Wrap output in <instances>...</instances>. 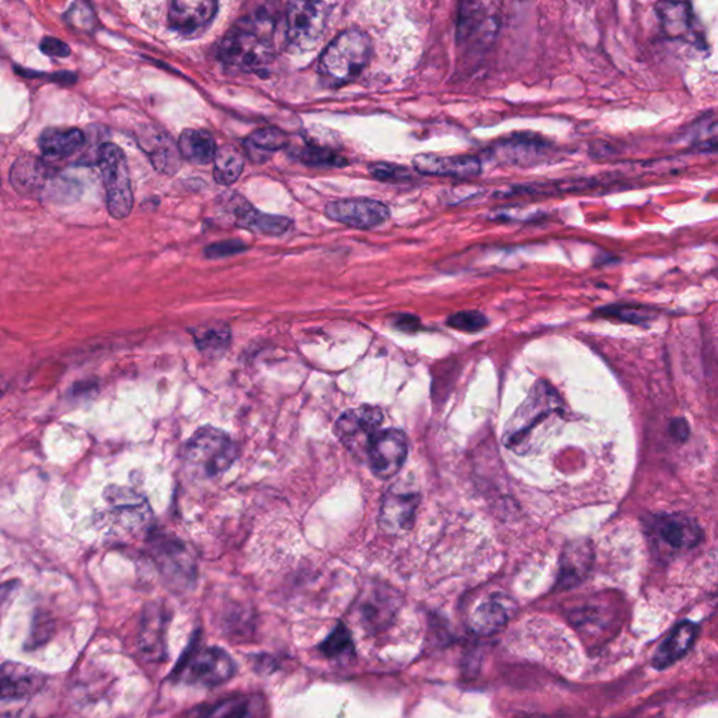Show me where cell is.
Instances as JSON below:
<instances>
[{"instance_id": "obj_28", "label": "cell", "mask_w": 718, "mask_h": 718, "mask_svg": "<svg viewBox=\"0 0 718 718\" xmlns=\"http://www.w3.org/2000/svg\"><path fill=\"white\" fill-rule=\"evenodd\" d=\"M262 702L253 696H232L210 706H201L193 715L205 717H249L260 715Z\"/></svg>"}, {"instance_id": "obj_17", "label": "cell", "mask_w": 718, "mask_h": 718, "mask_svg": "<svg viewBox=\"0 0 718 718\" xmlns=\"http://www.w3.org/2000/svg\"><path fill=\"white\" fill-rule=\"evenodd\" d=\"M226 208L232 214L235 224L250 232L265 236H282L292 228V220L287 216L260 213L242 195L230 194Z\"/></svg>"}, {"instance_id": "obj_7", "label": "cell", "mask_w": 718, "mask_h": 718, "mask_svg": "<svg viewBox=\"0 0 718 718\" xmlns=\"http://www.w3.org/2000/svg\"><path fill=\"white\" fill-rule=\"evenodd\" d=\"M97 165L105 181L108 213L116 219L127 218L134 206V193L124 152L115 144H105L98 151Z\"/></svg>"}, {"instance_id": "obj_34", "label": "cell", "mask_w": 718, "mask_h": 718, "mask_svg": "<svg viewBox=\"0 0 718 718\" xmlns=\"http://www.w3.org/2000/svg\"><path fill=\"white\" fill-rule=\"evenodd\" d=\"M319 650L328 658H337L344 656V654L352 653L354 644L350 632L344 624H338L331 636L321 644Z\"/></svg>"}, {"instance_id": "obj_24", "label": "cell", "mask_w": 718, "mask_h": 718, "mask_svg": "<svg viewBox=\"0 0 718 718\" xmlns=\"http://www.w3.org/2000/svg\"><path fill=\"white\" fill-rule=\"evenodd\" d=\"M591 564L593 549L588 542L570 543L560 563L559 587L564 589L577 585L588 574Z\"/></svg>"}, {"instance_id": "obj_21", "label": "cell", "mask_w": 718, "mask_h": 718, "mask_svg": "<svg viewBox=\"0 0 718 718\" xmlns=\"http://www.w3.org/2000/svg\"><path fill=\"white\" fill-rule=\"evenodd\" d=\"M169 617L159 605H147L142 618L137 647L146 660L160 661L166 658L165 634Z\"/></svg>"}, {"instance_id": "obj_25", "label": "cell", "mask_w": 718, "mask_h": 718, "mask_svg": "<svg viewBox=\"0 0 718 718\" xmlns=\"http://www.w3.org/2000/svg\"><path fill=\"white\" fill-rule=\"evenodd\" d=\"M85 141V134L77 128H49L39 136L38 146L44 156L63 159L76 154Z\"/></svg>"}, {"instance_id": "obj_29", "label": "cell", "mask_w": 718, "mask_h": 718, "mask_svg": "<svg viewBox=\"0 0 718 718\" xmlns=\"http://www.w3.org/2000/svg\"><path fill=\"white\" fill-rule=\"evenodd\" d=\"M244 169L242 152L232 145L220 146L214 159V179L216 183L232 186L240 179Z\"/></svg>"}, {"instance_id": "obj_12", "label": "cell", "mask_w": 718, "mask_h": 718, "mask_svg": "<svg viewBox=\"0 0 718 718\" xmlns=\"http://www.w3.org/2000/svg\"><path fill=\"white\" fill-rule=\"evenodd\" d=\"M328 219L356 229H373L386 224L391 210L381 201L371 199H346L328 203L324 210Z\"/></svg>"}, {"instance_id": "obj_41", "label": "cell", "mask_w": 718, "mask_h": 718, "mask_svg": "<svg viewBox=\"0 0 718 718\" xmlns=\"http://www.w3.org/2000/svg\"><path fill=\"white\" fill-rule=\"evenodd\" d=\"M702 573L703 587H705L706 591L711 594L713 597L718 598V549L707 555L705 564H703Z\"/></svg>"}, {"instance_id": "obj_33", "label": "cell", "mask_w": 718, "mask_h": 718, "mask_svg": "<svg viewBox=\"0 0 718 718\" xmlns=\"http://www.w3.org/2000/svg\"><path fill=\"white\" fill-rule=\"evenodd\" d=\"M297 157L299 160L303 161L304 165L314 166V167H328V169H342V167L348 166V160L346 157L337 154L331 149V147L318 145V144H308L303 146L302 149H299Z\"/></svg>"}, {"instance_id": "obj_20", "label": "cell", "mask_w": 718, "mask_h": 718, "mask_svg": "<svg viewBox=\"0 0 718 718\" xmlns=\"http://www.w3.org/2000/svg\"><path fill=\"white\" fill-rule=\"evenodd\" d=\"M412 167L420 175L455 179H471L481 173V164L476 156L418 155L412 160Z\"/></svg>"}, {"instance_id": "obj_8", "label": "cell", "mask_w": 718, "mask_h": 718, "mask_svg": "<svg viewBox=\"0 0 718 718\" xmlns=\"http://www.w3.org/2000/svg\"><path fill=\"white\" fill-rule=\"evenodd\" d=\"M656 13L660 20L663 36L691 44L697 49H707V38L695 10L690 0H660L656 4Z\"/></svg>"}, {"instance_id": "obj_23", "label": "cell", "mask_w": 718, "mask_h": 718, "mask_svg": "<svg viewBox=\"0 0 718 718\" xmlns=\"http://www.w3.org/2000/svg\"><path fill=\"white\" fill-rule=\"evenodd\" d=\"M696 633L697 626L695 623L682 622L678 624L670 634V637H667L666 642L654 654L653 666L657 670H663V668L670 667L672 663L681 660L690 651L693 643H695Z\"/></svg>"}, {"instance_id": "obj_39", "label": "cell", "mask_w": 718, "mask_h": 718, "mask_svg": "<svg viewBox=\"0 0 718 718\" xmlns=\"http://www.w3.org/2000/svg\"><path fill=\"white\" fill-rule=\"evenodd\" d=\"M599 313H602L603 316L617 318L619 321L636 324L646 322L651 318L646 309L633 307H609L603 308L602 311H599Z\"/></svg>"}, {"instance_id": "obj_40", "label": "cell", "mask_w": 718, "mask_h": 718, "mask_svg": "<svg viewBox=\"0 0 718 718\" xmlns=\"http://www.w3.org/2000/svg\"><path fill=\"white\" fill-rule=\"evenodd\" d=\"M248 249L249 246L242 240H225V242L210 244L208 248H205L204 255L206 259L218 260L243 253Z\"/></svg>"}, {"instance_id": "obj_44", "label": "cell", "mask_w": 718, "mask_h": 718, "mask_svg": "<svg viewBox=\"0 0 718 718\" xmlns=\"http://www.w3.org/2000/svg\"><path fill=\"white\" fill-rule=\"evenodd\" d=\"M395 327L402 332H417L420 328V319L412 316V314H398L395 319Z\"/></svg>"}, {"instance_id": "obj_5", "label": "cell", "mask_w": 718, "mask_h": 718, "mask_svg": "<svg viewBox=\"0 0 718 718\" xmlns=\"http://www.w3.org/2000/svg\"><path fill=\"white\" fill-rule=\"evenodd\" d=\"M236 662L224 648L196 647V642L184 653L173 671L177 681L214 687L232 680Z\"/></svg>"}, {"instance_id": "obj_2", "label": "cell", "mask_w": 718, "mask_h": 718, "mask_svg": "<svg viewBox=\"0 0 718 718\" xmlns=\"http://www.w3.org/2000/svg\"><path fill=\"white\" fill-rule=\"evenodd\" d=\"M218 56L230 67L243 71H259L274 57V24L264 16L239 22L226 34L218 47Z\"/></svg>"}, {"instance_id": "obj_18", "label": "cell", "mask_w": 718, "mask_h": 718, "mask_svg": "<svg viewBox=\"0 0 718 718\" xmlns=\"http://www.w3.org/2000/svg\"><path fill=\"white\" fill-rule=\"evenodd\" d=\"M219 0H171L170 27L181 34H194L208 26L218 10Z\"/></svg>"}, {"instance_id": "obj_27", "label": "cell", "mask_w": 718, "mask_h": 718, "mask_svg": "<svg viewBox=\"0 0 718 718\" xmlns=\"http://www.w3.org/2000/svg\"><path fill=\"white\" fill-rule=\"evenodd\" d=\"M179 147L183 159L195 165L211 164L218 152L214 136L203 130H186L180 135Z\"/></svg>"}, {"instance_id": "obj_13", "label": "cell", "mask_w": 718, "mask_h": 718, "mask_svg": "<svg viewBox=\"0 0 718 718\" xmlns=\"http://www.w3.org/2000/svg\"><path fill=\"white\" fill-rule=\"evenodd\" d=\"M653 538L663 549L682 552L696 548L702 542L701 525L686 515H660L653 519L650 526Z\"/></svg>"}, {"instance_id": "obj_30", "label": "cell", "mask_w": 718, "mask_h": 718, "mask_svg": "<svg viewBox=\"0 0 718 718\" xmlns=\"http://www.w3.org/2000/svg\"><path fill=\"white\" fill-rule=\"evenodd\" d=\"M508 608L499 598H491L481 603L474 614V629L480 634H493L508 622Z\"/></svg>"}, {"instance_id": "obj_1", "label": "cell", "mask_w": 718, "mask_h": 718, "mask_svg": "<svg viewBox=\"0 0 718 718\" xmlns=\"http://www.w3.org/2000/svg\"><path fill=\"white\" fill-rule=\"evenodd\" d=\"M563 403L552 386L539 382L506 424L504 444L510 451L526 454L539 442V431L562 415Z\"/></svg>"}, {"instance_id": "obj_36", "label": "cell", "mask_w": 718, "mask_h": 718, "mask_svg": "<svg viewBox=\"0 0 718 718\" xmlns=\"http://www.w3.org/2000/svg\"><path fill=\"white\" fill-rule=\"evenodd\" d=\"M447 326L464 333H479L487 327L489 319L479 311H465L451 314Z\"/></svg>"}, {"instance_id": "obj_38", "label": "cell", "mask_w": 718, "mask_h": 718, "mask_svg": "<svg viewBox=\"0 0 718 718\" xmlns=\"http://www.w3.org/2000/svg\"><path fill=\"white\" fill-rule=\"evenodd\" d=\"M77 195L79 184L68 179H56L47 187V199L52 203H71Z\"/></svg>"}, {"instance_id": "obj_31", "label": "cell", "mask_w": 718, "mask_h": 718, "mask_svg": "<svg viewBox=\"0 0 718 718\" xmlns=\"http://www.w3.org/2000/svg\"><path fill=\"white\" fill-rule=\"evenodd\" d=\"M288 145V136L278 128H263L253 132L246 141L250 156L259 154V161L267 159L270 154H274Z\"/></svg>"}, {"instance_id": "obj_15", "label": "cell", "mask_w": 718, "mask_h": 718, "mask_svg": "<svg viewBox=\"0 0 718 718\" xmlns=\"http://www.w3.org/2000/svg\"><path fill=\"white\" fill-rule=\"evenodd\" d=\"M2 702H22L32 699L47 685L46 673L24 663L7 661L2 666L0 680Z\"/></svg>"}, {"instance_id": "obj_6", "label": "cell", "mask_w": 718, "mask_h": 718, "mask_svg": "<svg viewBox=\"0 0 718 718\" xmlns=\"http://www.w3.org/2000/svg\"><path fill=\"white\" fill-rule=\"evenodd\" d=\"M344 0H291L287 13L289 43L299 49H311L321 41Z\"/></svg>"}, {"instance_id": "obj_43", "label": "cell", "mask_w": 718, "mask_h": 718, "mask_svg": "<svg viewBox=\"0 0 718 718\" xmlns=\"http://www.w3.org/2000/svg\"><path fill=\"white\" fill-rule=\"evenodd\" d=\"M41 51L47 53L48 57L67 58L71 53V48L61 39L53 37H46L41 43Z\"/></svg>"}, {"instance_id": "obj_10", "label": "cell", "mask_w": 718, "mask_h": 718, "mask_svg": "<svg viewBox=\"0 0 718 718\" xmlns=\"http://www.w3.org/2000/svg\"><path fill=\"white\" fill-rule=\"evenodd\" d=\"M383 412L381 408L361 406L344 412L336 422V435L352 454L367 456L372 438L381 430Z\"/></svg>"}, {"instance_id": "obj_3", "label": "cell", "mask_w": 718, "mask_h": 718, "mask_svg": "<svg viewBox=\"0 0 718 718\" xmlns=\"http://www.w3.org/2000/svg\"><path fill=\"white\" fill-rule=\"evenodd\" d=\"M371 37L359 28L338 34L319 59V75L324 85L338 88L356 81L372 57Z\"/></svg>"}, {"instance_id": "obj_42", "label": "cell", "mask_w": 718, "mask_h": 718, "mask_svg": "<svg viewBox=\"0 0 718 718\" xmlns=\"http://www.w3.org/2000/svg\"><path fill=\"white\" fill-rule=\"evenodd\" d=\"M695 147L702 152H718V121L713 122L696 136Z\"/></svg>"}, {"instance_id": "obj_14", "label": "cell", "mask_w": 718, "mask_h": 718, "mask_svg": "<svg viewBox=\"0 0 718 718\" xmlns=\"http://www.w3.org/2000/svg\"><path fill=\"white\" fill-rule=\"evenodd\" d=\"M152 549L167 583L181 588L189 587L194 582L193 559L179 540L156 538Z\"/></svg>"}, {"instance_id": "obj_26", "label": "cell", "mask_w": 718, "mask_h": 718, "mask_svg": "<svg viewBox=\"0 0 718 718\" xmlns=\"http://www.w3.org/2000/svg\"><path fill=\"white\" fill-rule=\"evenodd\" d=\"M195 346L204 357L216 359L224 356L232 340L228 324L214 323L190 328Z\"/></svg>"}, {"instance_id": "obj_37", "label": "cell", "mask_w": 718, "mask_h": 718, "mask_svg": "<svg viewBox=\"0 0 718 718\" xmlns=\"http://www.w3.org/2000/svg\"><path fill=\"white\" fill-rule=\"evenodd\" d=\"M369 173L379 181H385V183H407L411 180V171L405 166H398L393 164H372L369 166Z\"/></svg>"}, {"instance_id": "obj_19", "label": "cell", "mask_w": 718, "mask_h": 718, "mask_svg": "<svg viewBox=\"0 0 718 718\" xmlns=\"http://www.w3.org/2000/svg\"><path fill=\"white\" fill-rule=\"evenodd\" d=\"M51 169L36 156H22L10 169V183L16 193L27 199H37L46 193Z\"/></svg>"}, {"instance_id": "obj_16", "label": "cell", "mask_w": 718, "mask_h": 718, "mask_svg": "<svg viewBox=\"0 0 718 718\" xmlns=\"http://www.w3.org/2000/svg\"><path fill=\"white\" fill-rule=\"evenodd\" d=\"M421 495L417 491L392 487L383 496L379 524L391 534L411 529Z\"/></svg>"}, {"instance_id": "obj_32", "label": "cell", "mask_w": 718, "mask_h": 718, "mask_svg": "<svg viewBox=\"0 0 718 718\" xmlns=\"http://www.w3.org/2000/svg\"><path fill=\"white\" fill-rule=\"evenodd\" d=\"M545 149L543 142L535 141L534 137H519L510 140L499 146V156L505 157L513 165L532 164Z\"/></svg>"}, {"instance_id": "obj_35", "label": "cell", "mask_w": 718, "mask_h": 718, "mask_svg": "<svg viewBox=\"0 0 718 718\" xmlns=\"http://www.w3.org/2000/svg\"><path fill=\"white\" fill-rule=\"evenodd\" d=\"M393 603L392 595L386 594H372L371 599L367 603H363L362 607V617L367 618L368 622L381 624L386 622L387 617L391 618L395 609L393 608H382L385 605Z\"/></svg>"}, {"instance_id": "obj_11", "label": "cell", "mask_w": 718, "mask_h": 718, "mask_svg": "<svg viewBox=\"0 0 718 718\" xmlns=\"http://www.w3.org/2000/svg\"><path fill=\"white\" fill-rule=\"evenodd\" d=\"M408 444L405 432L388 428L379 430L369 444L367 457L372 474L378 479L388 480L402 470L407 459Z\"/></svg>"}, {"instance_id": "obj_22", "label": "cell", "mask_w": 718, "mask_h": 718, "mask_svg": "<svg viewBox=\"0 0 718 718\" xmlns=\"http://www.w3.org/2000/svg\"><path fill=\"white\" fill-rule=\"evenodd\" d=\"M140 144L159 173L173 176L179 171L183 156L179 144L176 145L165 132L146 130L140 137Z\"/></svg>"}, {"instance_id": "obj_45", "label": "cell", "mask_w": 718, "mask_h": 718, "mask_svg": "<svg viewBox=\"0 0 718 718\" xmlns=\"http://www.w3.org/2000/svg\"><path fill=\"white\" fill-rule=\"evenodd\" d=\"M690 424H687V421L683 420V418H675V420L671 422V434L677 441H686L687 436H690Z\"/></svg>"}, {"instance_id": "obj_4", "label": "cell", "mask_w": 718, "mask_h": 718, "mask_svg": "<svg viewBox=\"0 0 718 718\" xmlns=\"http://www.w3.org/2000/svg\"><path fill=\"white\" fill-rule=\"evenodd\" d=\"M186 464L200 479L224 475L238 459V447L225 431L206 426L194 432L184 450Z\"/></svg>"}, {"instance_id": "obj_9", "label": "cell", "mask_w": 718, "mask_h": 718, "mask_svg": "<svg viewBox=\"0 0 718 718\" xmlns=\"http://www.w3.org/2000/svg\"><path fill=\"white\" fill-rule=\"evenodd\" d=\"M108 515L116 528L127 534H140L149 526L152 510L145 496L128 487L111 486L105 491Z\"/></svg>"}]
</instances>
